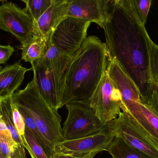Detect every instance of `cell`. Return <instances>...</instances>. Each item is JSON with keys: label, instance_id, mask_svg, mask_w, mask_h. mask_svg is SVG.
Returning a JSON list of instances; mask_svg holds the SVG:
<instances>
[{"label": "cell", "instance_id": "obj_24", "mask_svg": "<svg viewBox=\"0 0 158 158\" xmlns=\"http://www.w3.org/2000/svg\"><path fill=\"white\" fill-rule=\"evenodd\" d=\"M150 71L153 84L158 83V45L153 43L150 53Z\"/></svg>", "mask_w": 158, "mask_h": 158}, {"label": "cell", "instance_id": "obj_18", "mask_svg": "<svg viewBox=\"0 0 158 158\" xmlns=\"http://www.w3.org/2000/svg\"><path fill=\"white\" fill-rule=\"evenodd\" d=\"M15 104L16 105L24 119L26 127L31 132L36 141L44 149L47 155L50 157L53 158V154L54 153L53 148L48 140L41 133L31 116L25 108L16 103H15Z\"/></svg>", "mask_w": 158, "mask_h": 158}, {"label": "cell", "instance_id": "obj_26", "mask_svg": "<svg viewBox=\"0 0 158 158\" xmlns=\"http://www.w3.org/2000/svg\"><path fill=\"white\" fill-rule=\"evenodd\" d=\"M15 52V48L9 45H0V65L5 64Z\"/></svg>", "mask_w": 158, "mask_h": 158}, {"label": "cell", "instance_id": "obj_16", "mask_svg": "<svg viewBox=\"0 0 158 158\" xmlns=\"http://www.w3.org/2000/svg\"><path fill=\"white\" fill-rule=\"evenodd\" d=\"M113 158H154L137 150L125 143L120 138L115 137L107 148Z\"/></svg>", "mask_w": 158, "mask_h": 158}, {"label": "cell", "instance_id": "obj_8", "mask_svg": "<svg viewBox=\"0 0 158 158\" xmlns=\"http://www.w3.org/2000/svg\"><path fill=\"white\" fill-rule=\"evenodd\" d=\"M98 117L108 123L118 117L122 110L121 97L106 72L89 102Z\"/></svg>", "mask_w": 158, "mask_h": 158}, {"label": "cell", "instance_id": "obj_5", "mask_svg": "<svg viewBox=\"0 0 158 158\" xmlns=\"http://www.w3.org/2000/svg\"><path fill=\"white\" fill-rule=\"evenodd\" d=\"M115 137L120 138L132 147L154 158H158V140L150 135L131 115L122 111L111 122Z\"/></svg>", "mask_w": 158, "mask_h": 158}, {"label": "cell", "instance_id": "obj_10", "mask_svg": "<svg viewBox=\"0 0 158 158\" xmlns=\"http://www.w3.org/2000/svg\"><path fill=\"white\" fill-rule=\"evenodd\" d=\"M67 16L76 18L96 23L101 28L110 16L112 1L69 0Z\"/></svg>", "mask_w": 158, "mask_h": 158}, {"label": "cell", "instance_id": "obj_20", "mask_svg": "<svg viewBox=\"0 0 158 158\" xmlns=\"http://www.w3.org/2000/svg\"><path fill=\"white\" fill-rule=\"evenodd\" d=\"M22 2L26 4L25 11L36 24L40 17L52 5L53 0H22Z\"/></svg>", "mask_w": 158, "mask_h": 158}, {"label": "cell", "instance_id": "obj_6", "mask_svg": "<svg viewBox=\"0 0 158 158\" xmlns=\"http://www.w3.org/2000/svg\"><path fill=\"white\" fill-rule=\"evenodd\" d=\"M0 29L14 35L25 45L34 36H41L30 16L12 2H3L0 5Z\"/></svg>", "mask_w": 158, "mask_h": 158}, {"label": "cell", "instance_id": "obj_7", "mask_svg": "<svg viewBox=\"0 0 158 158\" xmlns=\"http://www.w3.org/2000/svg\"><path fill=\"white\" fill-rule=\"evenodd\" d=\"M91 24L87 20L66 16L52 33L48 45H52L62 53L72 58L87 38Z\"/></svg>", "mask_w": 158, "mask_h": 158}, {"label": "cell", "instance_id": "obj_23", "mask_svg": "<svg viewBox=\"0 0 158 158\" xmlns=\"http://www.w3.org/2000/svg\"><path fill=\"white\" fill-rule=\"evenodd\" d=\"M135 11L144 25L147 20L148 13L152 5L151 0H131Z\"/></svg>", "mask_w": 158, "mask_h": 158}, {"label": "cell", "instance_id": "obj_29", "mask_svg": "<svg viewBox=\"0 0 158 158\" xmlns=\"http://www.w3.org/2000/svg\"><path fill=\"white\" fill-rule=\"evenodd\" d=\"M0 158H5L3 156L2 154L1 150H0Z\"/></svg>", "mask_w": 158, "mask_h": 158}, {"label": "cell", "instance_id": "obj_1", "mask_svg": "<svg viewBox=\"0 0 158 158\" xmlns=\"http://www.w3.org/2000/svg\"><path fill=\"white\" fill-rule=\"evenodd\" d=\"M109 59L117 61L138 87L147 105L153 83L150 53L154 42L138 18L131 0L112 1L110 16L103 28Z\"/></svg>", "mask_w": 158, "mask_h": 158}, {"label": "cell", "instance_id": "obj_11", "mask_svg": "<svg viewBox=\"0 0 158 158\" xmlns=\"http://www.w3.org/2000/svg\"><path fill=\"white\" fill-rule=\"evenodd\" d=\"M34 73L33 80L38 91L46 103L58 110L62 108L54 77L42 58L31 64Z\"/></svg>", "mask_w": 158, "mask_h": 158}, {"label": "cell", "instance_id": "obj_9", "mask_svg": "<svg viewBox=\"0 0 158 158\" xmlns=\"http://www.w3.org/2000/svg\"><path fill=\"white\" fill-rule=\"evenodd\" d=\"M111 131L109 130L91 136L76 139L62 141L56 144L54 152L79 157L93 152L106 151L107 148L115 138Z\"/></svg>", "mask_w": 158, "mask_h": 158}, {"label": "cell", "instance_id": "obj_17", "mask_svg": "<svg viewBox=\"0 0 158 158\" xmlns=\"http://www.w3.org/2000/svg\"><path fill=\"white\" fill-rule=\"evenodd\" d=\"M20 49L22 60L32 64L44 56L48 49V45L42 37L35 36L30 42L21 45Z\"/></svg>", "mask_w": 158, "mask_h": 158}, {"label": "cell", "instance_id": "obj_15", "mask_svg": "<svg viewBox=\"0 0 158 158\" xmlns=\"http://www.w3.org/2000/svg\"><path fill=\"white\" fill-rule=\"evenodd\" d=\"M31 70L22 66L19 62L0 70V98L12 96L24 81L25 74Z\"/></svg>", "mask_w": 158, "mask_h": 158}, {"label": "cell", "instance_id": "obj_2", "mask_svg": "<svg viewBox=\"0 0 158 158\" xmlns=\"http://www.w3.org/2000/svg\"><path fill=\"white\" fill-rule=\"evenodd\" d=\"M108 60L106 43L97 36L87 37L71 58L61 107L71 103H89L106 72Z\"/></svg>", "mask_w": 158, "mask_h": 158}, {"label": "cell", "instance_id": "obj_27", "mask_svg": "<svg viewBox=\"0 0 158 158\" xmlns=\"http://www.w3.org/2000/svg\"><path fill=\"white\" fill-rule=\"evenodd\" d=\"M73 156L69 155H64V154H59V153L55 152L53 154V158H77Z\"/></svg>", "mask_w": 158, "mask_h": 158}, {"label": "cell", "instance_id": "obj_25", "mask_svg": "<svg viewBox=\"0 0 158 158\" xmlns=\"http://www.w3.org/2000/svg\"><path fill=\"white\" fill-rule=\"evenodd\" d=\"M148 105L158 116V83H154Z\"/></svg>", "mask_w": 158, "mask_h": 158}, {"label": "cell", "instance_id": "obj_19", "mask_svg": "<svg viewBox=\"0 0 158 158\" xmlns=\"http://www.w3.org/2000/svg\"><path fill=\"white\" fill-rule=\"evenodd\" d=\"M0 116L10 131L14 141L17 143L21 148L25 149L15 126L11 105V96L6 98H0Z\"/></svg>", "mask_w": 158, "mask_h": 158}, {"label": "cell", "instance_id": "obj_13", "mask_svg": "<svg viewBox=\"0 0 158 158\" xmlns=\"http://www.w3.org/2000/svg\"><path fill=\"white\" fill-rule=\"evenodd\" d=\"M71 58H72L62 53L52 44L48 45L47 52L42 58L45 65L54 77L61 101Z\"/></svg>", "mask_w": 158, "mask_h": 158}, {"label": "cell", "instance_id": "obj_3", "mask_svg": "<svg viewBox=\"0 0 158 158\" xmlns=\"http://www.w3.org/2000/svg\"><path fill=\"white\" fill-rule=\"evenodd\" d=\"M11 98L27 109L54 150L55 146L63 141L61 117L58 110L50 106L42 97L33 79L24 89L16 91Z\"/></svg>", "mask_w": 158, "mask_h": 158}, {"label": "cell", "instance_id": "obj_21", "mask_svg": "<svg viewBox=\"0 0 158 158\" xmlns=\"http://www.w3.org/2000/svg\"><path fill=\"white\" fill-rule=\"evenodd\" d=\"M11 105H12V112H13V119H14L16 129L22 140L24 147L25 149H27L29 153L30 149L25 137L26 125H25L24 119L19 110L16 105L12 101V98H11Z\"/></svg>", "mask_w": 158, "mask_h": 158}, {"label": "cell", "instance_id": "obj_30", "mask_svg": "<svg viewBox=\"0 0 158 158\" xmlns=\"http://www.w3.org/2000/svg\"><path fill=\"white\" fill-rule=\"evenodd\" d=\"M2 69V66H1V65H0V70H1V69Z\"/></svg>", "mask_w": 158, "mask_h": 158}, {"label": "cell", "instance_id": "obj_4", "mask_svg": "<svg viewBox=\"0 0 158 158\" xmlns=\"http://www.w3.org/2000/svg\"><path fill=\"white\" fill-rule=\"evenodd\" d=\"M66 106L68 115L62 127L63 141L91 136L111 128V122H102L89 103H71Z\"/></svg>", "mask_w": 158, "mask_h": 158}, {"label": "cell", "instance_id": "obj_28", "mask_svg": "<svg viewBox=\"0 0 158 158\" xmlns=\"http://www.w3.org/2000/svg\"><path fill=\"white\" fill-rule=\"evenodd\" d=\"M98 152H93V153H90V154H87V155H85V156H82L79 157L77 158H94V157L98 153Z\"/></svg>", "mask_w": 158, "mask_h": 158}, {"label": "cell", "instance_id": "obj_14", "mask_svg": "<svg viewBox=\"0 0 158 158\" xmlns=\"http://www.w3.org/2000/svg\"><path fill=\"white\" fill-rule=\"evenodd\" d=\"M122 110L132 116L150 135L158 140V116L142 101H131L122 106Z\"/></svg>", "mask_w": 158, "mask_h": 158}, {"label": "cell", "instance_id": "obj_12", "mask_svg": "<svg viewBox=\"0 0 158 158\" xmlns=\"http://www.w3.org/2000/svg\"><path fill=\"white\" fill-rule=\"evenodd\" d=\"M69 7V0H53L52 5L35 24L40 35L47 45L54 31L67 16Z\"/></svg>", "mask_w": 158, "mask_h": 158}, {"label": "cell", "instance_id": "obj_22", "mask_svg": "<svg viewBox=\"0 0 158 158\" xmlns=\"http://www.w3.org/2000/svg\"><path fill=\"white\" fill-rule=\"evenodd\" d=\"M25 137L29 147V152L31 158H52L37 142L31 132L26 126Z\"/></svg>", "mask_w": 158, "mask_h": 158}]
</instances>
